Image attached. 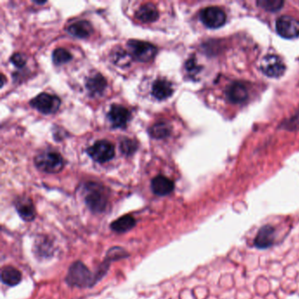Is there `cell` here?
<instances>
[{"label": "cell", "mask_w": 299, "mask_h": 299, "mask_svg": "<svg viewBox=\"0 0 299 299\" xmlns=\"http://www.w3.org/2000/svg\"><path fill=\"white\" fill-rule=\"evenodd\" d=\"M137 142L131 139H123L120 142V150L125 155H131L137 150Z\"/></svg>", "instance_id": "26"}, {"label": "cell", "mask_w": 299, "mask_h": 299, "mask_svg": "<svg viewBox=\"0 0 299 299\" xmlns=\"http://www.w3.org/2000/svg\"><path fill=\"white\" fill-rule=\"evenodd\" d=\"M200 20L209 29H219L226 23L227 15L218 6H208L200 12Z\"/></svg>", "instance_id": "6"}, {"label": "cell", "mask_w": 299, "mask_h": 299, "mask_svg": "<svg viewBox=\"0 0 299 299\" xmlns=\"http://www.w3.org/2000/svg\"><path fill=\"white\" fill-rule=\"evenodd\" d=\"M174 182L164 176H157L151 182V189L157 196H167L174 190Z\"/></svg>", "instance_id": "13"}, {"label": "cell", "mask_w": 299, "mask_h": 299, "mask_svg": "<svg viewBox=\"0 0 299 299\" xmlns=\"http://www.w3.org/2000/svg\"><path fill=\"white\" fill-rule=\"evenodd\" d=\"M107 118L113 127L123 128L129 121L131 114L128 110L122 105H113L107 114Z\"/></svg>", "instance_id": "10"}, {"label": "cell", "mask_w": 299, "mask_h": 299, "mask_svg": "<svg viewBox=\"0 0 299 299\" xmlns=\"http://www.w3.org/2000/svg\"><path fill=\"white\" fill-rule=\"evenodd\" d=\"M34 162L39 170L50 174L58 173L63 168V159L56 152H43L37 155Z\"/></svg>", "instance_id": "4"}, {"label": "cell", "mask_w": 299, "mask_h": 299, "mask_svg": "<svg viewBox=\"0 0 299 299\" xmlns=\"http://www.w3.org/2000/svg\"><path fill=\"white\" fill-rule=\"evenodd\" d=\"M261 69L267 77H282L285 71V65L283 60L275 55H268L264 57L261 63Z\"/></svg>", "instance_id": "8"}, {"label": "cell", "mask_w": 299, "mask_h": 299, "mask_svg": "<svg viewBox=\"0 0 299 299\" xmlns=\"http://www.w3.org/2000/svg\"><path fill=\"white\" fill-rule=\"evenodd\" d=\"M228 99L234 104H241L248 97V90L245 85L240 83H235L228 87Z\"/></svg>", "instance_id": "14"}, {"label": "cell", "mask_w": 299, "mask_h": 299, "mask_svg": "<svg viewBox=\"0 0 299 299\" xmlns=\"http://www.w3.org/2000/svg\"><path fill=\"white\" fill-rule=\"evenodd\" d=\"M106 80L105 77L102 76L101 74H95L91 77H90L86 81V88L89 90V92L92 96L100 95L104 92L106 88Z\"/></svg>", "instance_id": "18"}, {"label": "cell", "mask_w": 299, "mask_h": 299, "mask_svg": "<svg viewBox=\"0 0 299 299\" xmlns=\"http://www.w3.org/2000/svg\"><path fill=\"white\" fill-rule=\"evenodd\" d=\"M70 287L90 288L96 284L95 276L85 263L76 262L69 267L65 279Z\"/></svg>", "instance_id": "2"}, {"label": "cell", "mask_w": 299, "mask_h": 299, "mask_svg": "<svg viewBox=\"0 0 299 299\" xmlns=\"http://www.w3.org/2000/svg\"><path fill=\"white\" fill-rule=\"evenodd\" d=\"M35 254L41 258H49L53 254V244L49 239L41 237L40 240L34 243Z\"/></svg>", "instance_id": "22"}, {"label": "cell", "mask_w": 299, "mask_h": 299, "mask_svg": "<svg viewBox=\"0 0 299 299\" xmlns=\"http://www.w3.org/2000/svg\"><path fill=\"white\" fill-rule=\"evenodd\" d=\"M22 275L20 271L12 266H5L1 270V281L8 286H16L21 283Z\"/></svg>", "instance_id": "20"}, {"label": "cell", "mask_w": 299, "mask_h": 299, "mask_svg": "<svg viewBox=\"0 0 299 299\" xmlns=\"http://www.w3.org/2000/svg\"><path fill=\"white\" fill-rule=\"evenodd\" d=\"M275 230L270 225H265L258 231L255 238V246L259 249L270 247L275 239Z\"/></svg>", "instance_id": "12"}, {"label": "cell", "mask_w": 299, "mask_h": 299, "mask_svg": "<svg viewBox=\"0 0 299 299\" xmlns=\"http://www.w3.org/2000/svg\"><path fill=\"white\" fill-rule=\"evenodd\" d=\"M149 133L150 136L154 139H165L171 133V125L168 122L161 120L152 125L149 129Z\"/></svg>", "instance_id": "21"}, {"label": "cell", "mask_w": 299, "mask_h": 299, "mask_svg": "<svg viewBox=\"0 0 299 299\" xmlns=\"http://www.w3.org/2000/svg\"><path fill=\"white\" fill-rule=\"evenodd\" d=\"M127 48L132 57L136 61L142 62L151 61L157 54V48L146 41L130 40L127 42Z\"/></svg>", "instance_id": "3"}, {"label": "cell", "mask_w": 299, "mask_h": 299, "mask_svg": "<svg viewBox=\"0 0 299 299\" xmlns=\"http://www.w3.org/2000/svg\"><path fill=\"white\" fill-rule=\"evenodd\" d=\"M135 16L139 21H142L143 23H152L157 21L159 12L154 4L149 3V4H142V6L138 9Z\"/></svg>", "instance_id": "16"}, {"label": "cell", "mask_w": 299, "mask_h": 299, "mask_svg": "<svg viewBox=\"0 0 299 299\" xmlns=\"http://www.w3.org/2000/svg\"><path fill=\"white\" fill-rule=\"evenodd\" d=\"M276 32L285 39H294L299 36V22L291 16H282L276 21Z\"/></svg>", "instance_id": "9"}, {"label": "cell", "mask_w": 299, "mask_h": 299, "mask_svg": "<svg viewBox=\"0 0 299 299\" xmlns=\"http://www.w3.org/2000/svg\"><path fill=\"white\" fill-rule=\"evenodd\" d=\"M72 58L71 54L65 49H57L54 50L52 59L54 63L57 65L63 64L70 61Z\"/></svg>", "instance_id": "24"}, {"label": "cell", "mask_w": 299, "mask_h": 299, "mask_svg": "<svg viewBox=\"0 0 299 299\" xmlns=\"http://www.w3.org/2000/svg\"><path fill=\"white\" fill-rule=\"evenodd\" d=\"M283 4H284L283 1L281 0H261L257 2V4L260 7L270 12L278 11L282 8Z\"/></svg>", "instance_id": "25"}, {"label": "cell", "mask_w": 299, "mask_h": 299, "mask_svg": "<svg viewBox=\"0 0 299 299\" xmlns=\"http://www.w3.org/2000/svg\"><path fill=\"white\" fill-rule=\"evenodd\" d=\"M136 226L135 218L131 215H124L120 218H117L111 224V229L115 233L124 234L128 231L132 230Z\"/></svg>", "instance_id": "19"}, {"label": "cell", "mask_w": 299, "mask_h": 299, "mask_svg": "<svg viewBox=\"0 0 299 299\" xmlns=\"http://www.w3.org/2000/svg\"><path fill=\"white\" fill-rule=\"evenodd\" d=\"M90 157L95 162L103 163L112 160L114 156V147L107 141H99L87 150Z\"/></svg>", "instance_id": "7"}, {"label": "cell", "mask_w": 299, "mask_h": 299, "mask_svg": "<svg viewBox=\"0 0 299 299\" xmlns=\"http://www.w3.org/2000/svg\"><path fill=\"white\" fill-rule=\"evenodd\" d=\"M86 206L93 213H103L108 207V196L105 187L97 182H87L84 187Z\"/></svg>", "instance_id": "1"}, {"label": "cell", "mask_w": 299, "mask_h": 299, "mask_svg": "<svg viewBox=\"0 0 299 299\" xmlns=\"http://www.w3.org/2000/svg\"><path fill=\"white\" fill-rule=\"evenodd\" d=\"M68 32L72 36L77 37L79 39H85L91 35L93 32V28L89 21H79L74 22L68 28Z\"/></svg>", "instance_id": "17"}, {"label": "cell", "mask_w": 299, "mask_h": 299, "mask_svg": "<svg viewBox=\"0 0 299 299\" xmlns=\"http://www.w3.org/2000/svg\"><path fill=\"white\" fill-rule=\"evenodd\" d=\"M11 61L14 66H16L17 68H22L26 64L27 58L20 53H16L11 57Z\"/></svg>", "instance_id": "28"}, {"label": "cell", "mask_w": 299, "mask_h": 299, "mask_svg": "<svg viewBox=\"0 0 299 299\" xmlns=\"http://www.w3.org/2000/svg\"><path fill=\"white\" fill-rule=\"evenodd\" d=\"M18 213L24 221H32L35 218V207L31 198L20 197L14 202Z\"/></svg>", "instance_id": "11"}, {"label": "cell", "mask_w": 299, "mask_h": 299, "mask_svg": "<svg viewBox=\"0 0 299 299\" xmlns=\"http://www.w3.org/2000/svg\"><path fill=\"white\" fill-rule=\"evenodd\" d=\"M30 105L41 114H55L61 105V100L55 95H51L49 93H41L37 97L32 98L30 101Z\"/></svg>", "instance_id": "5"}, {"label": "cell", "mask_w": 299, "mask_h": 299, "mask_svg": "<svg viewBox=\"0 0 299 299\" xmlns=\"http://www.w3.org/2000/svg\"><path fill=\"white\" fill-rule=\"evenodd\" d=\"M287 126L290 127V129H294V128H299V112L296 114L294 117L291 119V120H289Z\"/></svg>", "instance_id": "29"}, {"label": "cell", "mask_w": 299, "mask_h": 299, "mask_svg": "<svg viewBox=\"0 0 299 299\" xmlns=\"http://www.w3.org/2000/svg\"><path fill=\"white\" fill-rule=\"evenodd\" d=\"M173 94L171 83L165 79H158L152 86V95L158 100H164Z\"/></svg>", "instance_id": "15"}, {"label": "cell", "mask_w": 299, "mask_h": 299, "mask_svg": "<svg viewBox=\"0 0 299 299\" xmlns=\"http://www.w3.org/2000/svg\"><path fill=\"white\" fill-rule=\"evenodd\" d=\"M114 61L117 64L126 65L129 62V56L124 52L123 50H119L115 55H114Z\"/></svg>", "instance_id": "27"}, {"label": "cell", "mask_w": 299, "mask_h": 299, "mask_svg": "<svg viewBox=\"0 0 299 299\" xmlns=\"http://www.w3.org/2000/svg\"><path fill=\"white\" fill-rule=\"evenodd\" d=\"M128 256H129V254L124 248L120 247H114L107 251L105 259L110 263H112V262L119 261L121 259L127 258Z\"/></svg>", "instance_id": "23"}]
</instances>
